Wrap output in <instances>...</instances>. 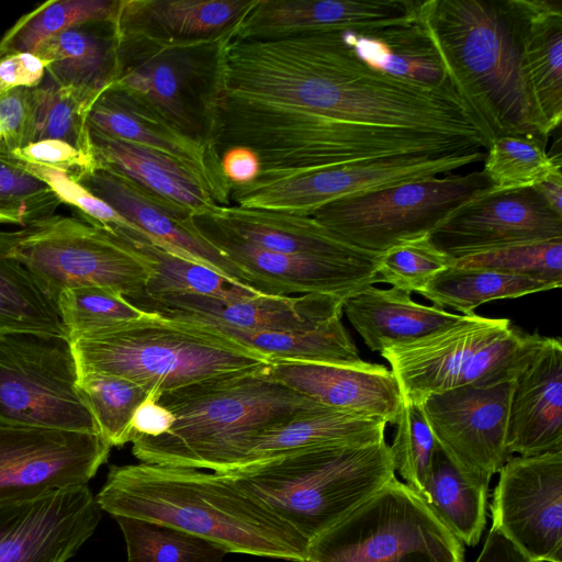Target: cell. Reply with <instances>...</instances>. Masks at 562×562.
Wrapping results in <instances>:
<instances>
[{"mask_svg": "<svg viewBox=\"0 0 562 562\" xmlns=\"http://www.w3.org/2000/svg\"><path fill=\"white\" fill-rule=\"evenodd\" d=\"M344 312L371 351L414 340L449 326L462 315L412 300L411 293L369 285L344 302Z\"/></svg>", "mask_w": 562, "mask_h": 562, "instance_id": "cell-31", "label": "cell"}, {"mask_svg": "<svg viewBox=\"0 0 562 562\" xmlns=\"http://www.w3.org/2000/svg\"><path fill=\"white\" fill-rule=\"evenodd\" d=\"M11 255L54 304L61 291L78 286L110 289L133 303L151 276L135 249L78 216L54 214L21 228Z\"/></svg>", "mask_w": 562, "mask_h": 562, "instance_id": "cell-11", "label": "cell"}, {"mask_svg": "<svg viewBox=\"0 0 562 562\" xmlns=\"http://www.w3.org/2000/svg\"><path fill=\"white\" fill-rule=\"evenodd\" d=\"M63 204L55 191L0 148V224L26 227L55 214Z\"/></svg>", "mask_w": 562, "mask_h": 562, "instance_id": "cell-46", "label": "cell"}, {"mask_svg": "<svg viewBox=\"0 0 562 562\" xmlns=\"http://www.w3.org/2000/svg\"><path fill=\"white\" fill-rule=\"evenodd\" d=\"M10 154L24 162L61 171L74 180L100 168L92 153L83 151L59 139L33 142Z\"/></svg>", "mask_w": 562, "mask_h": 562, "instance_id": "cell-50", "label": "cell"}, {"mask_svg": "<svg viewBox=\"0 0 562 562\" xmlns=\"http://www.w3.org/2000/svg\"><path fill=\"white\" fill-rule=\"evenodd\" d=\"M543 338L508 318L462 315L424 337L390 345L380 355L391 366L403 402L419 406L434 394L460 386L513 381Z\"/></svg>", "mask_w": 562, "mask_h": 562, "instance_id": "cell-9", "label": "cell"}, {"mask_svg": "<svg viewBox=\"0 0 562 562\" xmlns=\"http://www.w3.org/2000/svg\"><path fill=\"white\" fill-rule=\"evenodd\" d=\"M268 374L324 407L387 424H396L403 407L397 381L382 364L272 360Z\"/></svg>", "mask_w": 562, "mask_h": 562, "instance_id": "cell-23", "label": "cell"}, {"mask_svg": "<svg viewBox=\"0 0 562 562\" xmlns=\"http://www.w3.org/2000/svg\"><path fill=\"white\" fill-rule=\"evenodd\" d=\"M475 562H530L498 530L491 527Z\"/></svg>", "mask_w": 562, "mask_h": 562, "instance_id": "cell-55", "label": "cell"}, {"mask_svg": "<svg viewBox=\"0 0 562 562\" xmlns=\"http://www.w3.org/2000/svg\"><path fill=\"white\" fill-rule=\"evenodd\" d=\"M46 76V63L32 53L0 56V95L15 88H34Z\"/></svg>", "mask_w": 562, "mask_h": 562, "instance_id": "cell-52", "label": "cell"}, {"mask_svg": "<svg viewBox=\"0 0 562 562\" xmlns=\"http://www.w3.org/2000/svg\"><path fill=\"white\" fill-rule=\"evenodd\" d=\"M92 104L46 75L41 85L30 88L31 143L59 139L93 154L87 122Z\"/></svg>", "mask_w": 562, "mask_h": 562, "instance_id": "cell-41", "label": "cell"}, {"mask_svg": "<svg viewBox=\"0 0 562 562\" xmlns=\"http://www.w3.org/2000/svg\"><path fill=\"white\" fill-rule=\"evenodd\" d=\"M422 0H255L236 25L241 38L364 31L417 21Z\"/></svg>", "mask_w": 562, "mask_h": 562, "instance_id": "cell-24", "label": "cell"}, {"mask_svg": "<svg viewBox=\"0 0 562 562\" xmlns=\"http://www.w3.org/2000/svg\"><path fill=\"white\" fill-rule=\"evenodd\" d=\"M110 449L99 434L0 424V505L87 485Z\"/></svg>", "mask_w": 562, "mask_h": 562, "instance_id": "cell-15", "label": "cell"}, {"mask_svg": "<svg viewBox=\"0 0 562 562\" xmlns=\"http://www.w3.org/2000/svg\"><path fill=\"white\" fill-rule=\"evenodd\" d=\"M120 0H50L22 15L1 37L0 56L32 53L40 44L89 22L114 21Z\"/></svg>", "mask_w": 562, "mask_h": 562, "instance_id": "cell-40", "label": "cell"}, {"mask_svg": "<svg viewBox=\"0 0 562 562\" xmlns=\"http://www.w3.org/2000/svg\"><path fill=\"white\" fill-rule=\"evenodd\" d=\"M203 215L234 237L269 251L334 259L372 254L341 240L311 215L237 205H216Z\"/></svg>", "mask_w": 562, "mask_h": 562, "instance_id": "cell-27", "label": "cell"}, {"mask_svg": "<svg viewBox=\"0 0 562 562\" xmlns=\"http://www.w3.org/2000/svg\"><path fill=\"white\" fill-rule=\"evenodd\" d=\"M533 562H551V561L540 560V561H533Z\"/></svg>", "mask_w": 562, "mask_h": 562, "instance_id": "cell-58", "label": "cell"}, {"mask_svg": "<svg viewBox=\"0 0 562 562\" xmlns=\"http://www.w3.org/2000/svg\"><path fill=\"white\" fill-rule=\"evenodd\" d=\"M507 1L519 35L525 72L551 134L562 119V1Z\"/></svg>", "mask_w": 562, "mask_h": 562, "instance_id": "cell-28", "label": "cell"}, {"mask_svg": "<svg viewBox=\"0 0 562 562\" xmlns=\"http://www.w3.org/2000/svg\"><path fill=\"white\" fill-rule=\"evenodd\" d=\"M0 128L9 153L31 143L30 88H15L0 95Z\"/></svg>", "mask_w": 562, "mask_h": 562, "instance_id": "cell-51", "label": "cell"}, {"mask_svg": "<svg viewBox=\"0 0 562 562\" xmlns=\"http://www.w3.org/2000/svg\"><path fill=\"white\" fill-rule=\"evenodd\" d=\"M345 300L325 294L269 295L225 302L200 295L142 300L138 306L160 315L244 331L286 333L341 317Z\"/></svg>", "mask_w": 562, "mask_h": 562, "instance_id": "cell-22", "label": "cell"}, {"mask_svg": "<svg viewBox=\"0 0 562 562\" xmlns=\"http://www.w3.org/2000/svg\"><path fill=\"white\" fill-rule=\"evenodd\" d=\"M452 260L434 245L429 234L409 238L381 252L379 283L419 293L439 272L451 267Z\"/></svg>", "mask_w": 562, "mask_h": 562, "instance_id": "cell-48", "label": "cell"}, {"mask_svg": "<svg viewBox=\"0 0 562 562\" xmlns=\"http://www.w3.org/2000/svg\"><path fill=\"white\" fill-rule=\"evenodd\" d=\"M304 562H465L463 543L396 475L308 542Z\"/></svg>", "mask_w": 562, "mask_h": 562, "instance_id": "cell-10", "label": "cell"}, {"mask_svg": "<svg viewBox=\"0 0 562 562\" xmlns=\"http://www.w3.org/2000/svg\"><path fill=\"white\" fill-rule=\"evenodd\" d=\"M234 26L223 34L201 38L115 33L116 66L110 88L214 149L222 48Z\"/></svg>", "mask_w": 562, "mask_h": 562, "instance_id": "cell-8", "label": "cell"}, {"mask_svg": "<svg viewBox=\"0 0 562 562\" xmlns=\"http://www.w3.org/2000/svg\"><path fill=\"white\" fill-rule=\"evenodd\" d=\"M549 290H552L549 284L522 276L451 266L439 272L418 294L434 306L451 307L472 316L476 307L487 302Z\"/></svg>", "mask_w": 562, "mask_h": 562, "instance_id": "cell-38", "label": "cell"}, {"mask_svg": "<svg viewBox=\"0 0 562 562\" xmlns=\"http://www.w3.org/2000/svg\"><path fill=\"white\" fill-rule=\"evenodd\" d=\"M0 148L7 149L4 140H3V135H2L1 128H0Z\"/></svg>", "mask_w": 562, "mask_h": 562, "instance_id": "cell-57", "label": "cell"}, {"mask_svg": "<svg viewBox=\"0 0 562 562\" xmlns=\"http://www.w3.org/2000/svg\"><path fill=\"white\" fill-rule=\"evenodd\" d=\"M221 168L228 182L235 186L255 181L261 171L258 155L245 146L225 149L221 155Z\"/></svg>", "mask_w": 562, "mask_h": 562, "instance_id": "cell-54", "label": "cell"}, {"mask_svg": "<svg viewBox=\"0 0 562 562\" xmlns=\"http://www.w3.org/2000/svg\"><path fill=\"white\" fill-rule=\"evenodd\" d=\"M227 35L222 92L259 99L345 122L426 131L487 149V128L453 89L384 74L361 60L344 31L278 38Z\"/></svg>", "mask_w": 562, "mask_h": 562, "instance_id": "cell-1", "label": "cell"}, {"mask_svg": "<svg viewBox=\"0 0 562 562\" xmlns=\"http://www.w3.org/2000/svg\"><path fill=\"white\" fill-rule=\"evenodd\" d=\"M245 146L261 165L257 179L303 175L363 160L479 150L440 133L345 122L268 101L221 92L213 147Z\"/></svg>", "mask_w": 562, "mask_h": 562, "instance_id": "cell-3", "label": "cell"}, {"mask_svg": "<svg viewBox=\"0 0 562 562\" xmlns=\"http://www.w3.org/2000/svg\"><path fill=\"white\" fill-rule=\"evenodd\" d=\"M112 235L135 249L150 268L145 294L136 303L169 295H200L234 302L262 294L160 247L149 237L131 231H119Z\"/></svg>", "mask_w": 562, "mask_h": 562, "instance_id": "cell-35", "label": "cell"}, {"mask_svg": "<svg viewBox=\"0 0 562 562\" xmlns=\"http://www.w3.org/2000/svg\"><path fill=\"white\" fill-rule=\"evenodd\" d=\"M101 508L88 485L0 505V562H66L92 536Z\"/></svg>", "mask_w": 562, "mask_h": 562, "instance_id": "cell-20", "label": "cell"}, {"mask_svg": "<svg viewBox=\"0 0 562 562\" xmlns=\"http://www.w3.org/2000/svg\"><path fill=\"white\" fill-rule=\"evenodd\" d=\"M514 380L464 385L419 406L438 447L464 474L490 480L510 457L506 447Z\"/></svg>", "mask_w": 562, "mask_h": 562, "instance_id": "cell-17", "label": "cell"}, {"mask_svg": "<svg viewBox=\"0 0 562 562\" xmlns=\"http://www.w3.org/2000/svg\"><path fill=\"white\" fill-rule=\"evenodd\" d=\"M89 132L100 167L121 173L150 194L184 207L194 216L207 214L220 205L205 183L178 160L90 128Z\"/></svg>", "mask_w": 562, "mask_h": 562, "instance_id": "cell-29", "label": "cell"}, {"mask_svg": "<svg viewBox=\"0 0 562 562\" xmlns=\"http://www.w3.org/2000/svg\"><path fill=\"white\" fill-rule=\"evenodd\" d=\"M543 202L562 217V172L561 168L532 187Z\"/></svg>", "mask_w": 562, "mask_h": 562, "instance_id": "cell-56", "label": "cell"}, {"mask_svg": "<svg viewBox=\"0 0 562 562\" xmlns=\"http://www.w3.org/2000/svg\"><path fill=\"white\" fill-rule=\"evenodd\" d=\"M488 485L461 472L438 447L423 501L463 544L474 547L486 526Z\"/></svg>", "mask_w": 562, "mask_h": 562, "instance_id": "cell-36", "label": "cell"}, {"mask_svg": "<svg viewBox=\"0 0 562 562\" xmlns=\"http://www.w3.org/2000/svg\"><path fill=\"white\" fill-rule=\"evenodd\" d=\"M508 454L562 451V342L544 337L514 379L508 407Z\"/></svg>", "mask_w": 562, "mask_h": 562, "instance_id": "cell-26", "label": "cell"}, {"mask_svg": "<svg viewBox=\"0 0 562 562\" xmlns=\"http://www.w3.org/2000/svg\"><path fill=\"white\" fill-rule=\"evenodd\" d=\"M452 266L483 268L562 285V238L509 245L453 259Z\"/></svg>", "mask_w": 562, "mask_h": 562, "instance_id": "cell-47", "label": "cell"}, {"mask_svg": "<svg viewBox=\"0 0 562 562\" xmlns=\"http://www.w3.org/2000/svg\"><path fill=\"white\" fill-rule=\"evenodd\" d=\"M386 425L380 418L322 407L262 432L241 467L304 448L379 443L385 440Z\"/></svg>", "mask_w": 562, "mask_h": 562, "instance_id": "cell-34", "label": "cell"}, {"mask_svg": "<svg viewBox=\"0 0 562 562\" xmlns=\"http://www.w3.org/2000/svg\"><path fill=\"white\" fill-rule=\"evenodd\" d=\"M490 187L482 170L447 173L339 199L311 216L347 244L381 254L430 234L462 203Z\"/></svg>", "mask_w": 562, "mask_h": 562, "instance_id": "cell-12", "label": "cell"}, {"mask_svg": "<svg viewBox=\"0 0 562 562\" xmlns=\"http://www.w3.org/2000/svg\"><path fill=\"white\" fill-rule=\"evenodd\" d=\"M78 373L97 372L140 384L158 401L164 393L203 381L266 369L271 359L217 327L147 315L69 339Z\"/></svg>", "mask_w": 562, "mask_h": 562, "instance_id": "cell-6", "label": "cell"}, {"mask_svg": "<svg viewBox=\"0 0 562 562\" xmlns=\"http://www.w3.org/2000/svg\"><path fill=\"white\" fill-rule=\"evenodd\" d=\"M255 0H120L119 34L155 38H201L234 26Z\"/></svg>", "mask_w": 562, "mask_h": 562, "instance_id": "cell-30", "label": "cell"}, {"mask_svg": "<svg viewBox=\"0 0 562 562\" xmlns=\"http://www.w3.org/2000/svg\"><path fill=\"white\" fill-rule=\"evenodd\" d=\"M175 422L173 414L150 394L137 406L133 414L134 439L138 437H158L167 432Z\"/></svg>", "mask_w": 562, "mask_h": 562, "instance_id": "cell-53", "label": "cell"}, {"mask_svg": "<svg viewBox=\"0 0 562 562\" xmlns=\"http://www.w3.org/2000/svg\"><path fill=\"white\" fill-rule=\"evenodd\" d=\"M221 474L310 542L375 494L395 470L384 440L293 450Z\"/></svg>", "mask_w": 562, "mask_h": 562, "instance_id": "cell-7", "label": "cell"}, {"mask_svg": "<svg viewBox=\"0 0 562 562\" xmlns=\"http://www.w3.org/2000/svg\"><path fill=\"white\" fill-rule=\"evenodd\" d=\"M102 510L168 525L227 553L304 562L308 541L234 481L216 472L138 463L111 465Z\"/></svg>", "mask_w": 562, "mask_h": 562, "instance_id": "cell-2", "label": "cell"}, {"mask_svg": "<svg viewBox=\"0 0 562 562\" xmlns=\"http://www.w3.org/2000/svg\"><path fill=\"white\" fill-rule=\"evenodd\" d=\"M34 54L46 63V75L92 103L115 76L116 40L113 21L89 22L46 40Z\"/></svg>", "mask_w": 562, "mask_h": 562, "instance_id": "cell-32", "label": "cell"}, {"mask_svg": "<svg viewBox=\"0 0 562 562\" xmlns=\"http://www.w3.org/2000/svg\"><path fill=\"white\" fill-rule=\"evenodd\" d=\"M55 306L68 339L148 314L121 293L100 286L66 289L57 296Z\"/></svg>", "mask_w": 562, "mask_h": 562, "instance_id": "cell-45", "label": "cell"}, {"mask_svg": "<svg viewBox=\"0 0 562 562\" xmlns=\"http://www.w3.org/2000/svg\"><path fill=\"white\" fill-rule=\"evenodd\" d=\"M75 181L142 229L153 243L233 282L252 288L247 276L203 237L189 210L150 194L105 167L87 172Z\"/></svg>", "mask_w": 562, "mask_h": 562, "instance_id": "cell-21", "label": "cell"}, {"mask_svg": "<svg viewBox=\"0 0 562 562\" xmlns=\"http://www.w3.org/2000/svg\"><path fill=\"white\" fill-rule=\"evenodd\" d=\"M18 231L0 229V333H32L68 339L53 301L11 255Z\"/></svg>", "mask_w": 562, "mask_h": 562, "instance_id": "cell-37", "label": "cell"}, {"mask_svg": "<svg viewBox=\"0 0 562 562\" xmlns=\"http://www.w3.org/2000/svg\"><path fill=\"white\" fill-rule=\"evenodd\" d=\"M482 150L370 159L274 179L231 184L235 205L311 215L333 201L400 183L450 173L484 160Z\"/></svg>", "mask_w": 562, "mask_h": 562, "instance_id": "cell-14", "label": "cell"}, {"mask_svg": "<svg viewBox=\"0 0 562 562\" xmlns=\"http://www.w3.org/2000/svg\"><path fill=\"white\" fill-rule=\"evenodd\" d=\"M367 65L414 83L453 89L443 61L419 16L417 21L364 31H344Z\"/></svg>", "mask_w": 562, "mask_h": 562, "instance_id": "cell-33", "label": "cell"}, {"mask_svg": "<svg viewBox=\"0 0 562 562\" xmlns=\"http://www.w3.org/2000/svg\"><path fill=\"white\" fill-rule=\"evenodd\" d=\"M126 543L127 562H223L216 543L175 527L115 516Z\"/></svg>", "mask_w": 562, "mask_h": 562, "instance_id": "cell-42", "label": "cell"}, {"mask_svg": "<svg viewBox=\"0 0 562 562\" xmlns=\"http://www.w3.org/2000/svg\"><path fill=\"white\" fill-rule=\"evenodd\" d=\"M77 385L108 443L132 442L133 414L150 392L131 380L97 372L78 373Z\"/></svg>", "mask_w": 562, "mask_h": 562, "instance_id": "cell-43", "label": "cell"}, {"mask_svg": "<svg viewBox=\"0 0 562 562\" xmlns=\"http://www.w3.org/2000/svg\"><path fill=\"white\" fill-rule=\"evenodd\" d=\"M158 403L176 422L158 437L134 439V457L143 463L216 473L241 467L266 430L324 407L272 380L268 367L167 392Z\"/></svg>", "mask_w": 562, "mask_h": 562, "instance_id": "cell-5", "label": "cell"}, {"mask_svg": "<svg viewBox=\"0 0 562 562\" xmlns=\"http://www.w3.org/2000/svg\"><path fill=\"white\" fill-rule=\"evenodd\" d=\"M203 237L234 262L262 294H325L342 300L379 283L381 254L334 259L269 251L247 244L216 226L205 215L194 216Z\"/></svg>", "mask_w": 562, "mask_h": 562, "instance_id": "cell-18", "label": "cell"}, {"mask_svg": "<svg viewBox=\"0 0 562 562\" xmlns=\"http://www.w3.org/2000/svg\"><path fill=\"white\" fill-rule=\"evenodd\" d=\"M88 127L103 135L162 153L195 173L220 205H231V183L221 168V157L140 106L125 93L109 88L91 105Z\"/></svg>", "mask_w": 562, "mask_h": 562, "instance_id": "cell-25", "label": "cell"}, {"mask_svg": "<svg viewBox=\"0 0 562 562\" xmlns=\"http://www.w3.org/2000/svg\"><path fill=\"white\" fill-rule=\"evenodd\" d=\"M419 20L454 90L492 139L520 135L546 143L550 134L525 72L507 0H425Z\"/></svg>", "mask_w": 562, "mask_h": 562, "instance_id": "cell-4", "label": "cell"}, {"mask_svg": "<svg viewBox=\"0 0 562 562\" xmlns=\"http://www.w3.org/2000/svg\"><path fill=\"white\" fill-rule=\"evenodd\" d=\"M213 326L237 341L265 353L271 361L357 363L362 360L341 317L313 328L286 333L244 331Z\"/></svg>", "mask_w": 562, "mask_h": 562, "instance_id": "cell-39", "label": "cell"}, {"mask_svg": "<svg viewBox=\"0 0 562 562\" xmlns=\"http://www.w3.org/2000/svg\"><path fill=\"white\" fill-rule=\"evenodd\" d=\"M69 339L0 333V424L99 434Z\"/></svg>", "mask_w": 562, "mask_h": 562, "instance_id": "cell-13", "label": "cell"}, {"mask_svg": "<svg viewBox=\"0 0 562 562\" xmlns=\"http://www.w3.org/2000/svg\"><path fill=\"white\" fill-rule=\"evenodd\" d=\"M561 168V156L549 155L543 143L527 136L502 135L492 139L482 172L496 190L532 188Z\"/></svg>", "mask_w": 562, "mask_h": 562, "instance_id": "cell-44", "label": "cell"}, {"mask_svg": "<svg viewBox=\"0 0 562 562\" xmlns=\"http://www.w3.org/2000/svg\"><path fill=\"white\" fill-rule=\"evenodd\" d=\"M434 245L452 259L522 243L562 238V217L532 188L475 194L430 234Z\"/></svg>", "mask_w": 562, "mask_h": 562, "instance_id": "cell-19", "label": "cell"}, {"mask_svg": "<svg viewBox=\"0 0 562 562\" xmlns=\"http://www.w3.org/2000/svg\"><path fill=\"white\" fill-rule=\"evenodd\" d=\"M498 473L492 527L530 562H562V451L510 456Z\"/></svg>", "mask_w": 562, "mask_h": 562, "instance_id": "cell-16", "label": "cell"}, {"mask_svg": "<svg viewBox=\"0 0 562 562\" xmlns=\"http://www.w3.org/2000/svg\"><path fill=\"white\" fill-rule=\"evenodd\" d=\"M390 446L394 470L422 499L429 470L438 449L420 406L403 402Z\"/></svg>", "mask_w": 562, "mask_h": 562, "instance_id": "cell-49", "label": "cell"}]
</instances>
